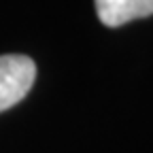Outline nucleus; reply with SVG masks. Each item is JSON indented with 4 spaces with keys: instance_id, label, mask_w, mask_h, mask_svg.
Here are the masks:
<instances>
[{
    "instance_id": "f03ea898",
    "label": "nucleus",
    "mask_w": 153,
    "mask_h": 153,
    "mask_svg": "<svg viewBox=\"0 0 153 153\" xmlns=\"http://www.w3.org/2000/svg\"><path fill=\"white\" fill-rule=\"evenodd\" d=\"M98 19L108 28L153 15V0H94Z\"/></svg>"
},
{
    "instance_id": "f257e3e1",
    "label": "nucleus",
    "mask_w": 153,
    "mask_h": 153,
    "mask_svg": "<svg viewBox=\"0 0 153 153\" xmlns=\"http://www.w3.org/2000/svg\"><path fill=\"white\" fill-rule=\"evenodd\" d=\"M36 79V64L26 55H0V113L26 98Z\"/></svg>"
}]
</instances>
